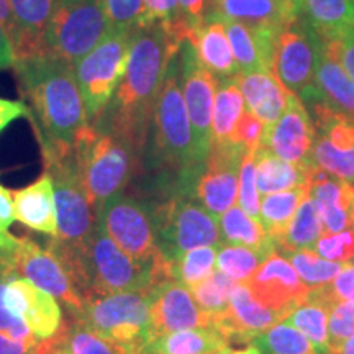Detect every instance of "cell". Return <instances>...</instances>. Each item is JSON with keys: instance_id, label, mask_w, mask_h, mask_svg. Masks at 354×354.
<instances>
[{"instance_id": "cell-1", "label": "cell", "mask_w": 354, "mask_h": 354, "mask_svg": "<svg viewBox=\"0 0 354 354\" xmlns=\"http://www.w3.org/2000/svg\"><path fill=\"white\" fill-rule=\"evenodd\" d=\"M184 43L162 24L136 28L125 74L107 107L91 125L117 133L141 153L154 102Z\"/></svg>"}, {"instance_id": "cell-2", "label": "cell", "mask_w": 354, "mask_h": 354, "mask_svg": "<svg viewBox=\"0 0 354 354\" xmlns=\"http://www.w3.org/2000/svg\"><path fill=\"white\" fill-rule=\"evenodd\" d=\"M20 95L30 104L41 151L73 149L91 127L73 64L37 55L13 64Z\"/></svg>"}, {"instance_id": "cell-3", "label": "cell", "mask_w": 354, "mask_h": 354, "mask_svg": "<svg viewBox=\"0 0 354 354\" xmlns=\"http://www.w3.org/2000/svg\"><path fill=\"white\" fill-rule=\"evenodd\" d=\"M82 183L94 210L107 198L123 192L138 161V149L117 133L91 125L76 145Z\"/></svg>"}, {"instance_id": "cell-4", "label": "cell", "mask_w": 354, "mask_h": 354, "mask_svg": "<svg viewBox=\"0 0 354 354\" xmlns=\"http://www.w3.org/2000/svg\"><path fill=\"white\" fill-rule=\"evenodd\" d=\"M148 290L91 297L76 318L112 344L118 354H143L146 344L154 338Z\"/></svg>"}, {"instance_id": "cell-5", "label": "cell", "mask_w": 354, "mask_h": 354, "mask_svg": "<svg viewBox=\"0 0 354 354\" xmlns=\"http://www.w3.org/2000/svg\"><path fill=\"white\" fill-rule=\"evenodd\" d=\"M110 30L104 0H61L39 44L38 55L74 64Z\"/></svg>"}, {"instance_id": "cell-6", "label": "cell", "mask_w": 354, "mask_h": 354, "mask_svg": "<svg viewBox=\"0 0 354 354\" xmlns=\"http://www.w3.org/2000/svg\"><path fill=\"white\" fill-rule=\"evenodd\" d=\"M179 73L180 64L176 57L154 102L151 117L154 123V146L159 161L169 169L187 174L194 171V167H201V165L196 159L192 128L185 109Z\"/></svg>"}, {"instance_id": "cell-7", "label": "cell", "mask_w": 354, "mask_h": 354, "mask_svg": "<svg viewBox=\"0 0 354 354\" xmlns=\"http://www.w3.org/2000/svg\"><path fill=\"white\" fill-rule=\"evenodd\" d=\"M44 169L55 185L57 240L81 246L95 225V210L91 205L79 169L76 151L51 149L43 151Z\"/></svg>"}, {"instance_id": "cell-8", "label": "cell", "mask_w": 354, "mask_h": 354, "mask_svg": "<svg viewBox=\"0 0 354 354\" xmlns=\"http://www.w3.org/2000/svg\"><path fill=\"white\" fill-rule=\"evenodd\" d=\"M131 37L133 32L110 28L94 50L73 64L91 123L107 107L125 74Z\"/></svg>"}, {"instance_id": "cell-9", "label": "cell", "mask_w": 354, "mask_h": 354, "mask_svg": "<svg viewBox=\"0 0 354 354\" xmlns=\"http://www.w3.org/2000/svg\"><path fill=\"white\" fill-rule=\"evenodd\" d=\"M95 220L130 258L165 269L171 277V263L158 246L151 210L146 209L140 201L123 192L117 194L95 210Z\"/></svg>"}, {"instance_id": "cell-10", "label": "cell", "mask_w": 354, "mask_h": 354, "mask_svg": "<svg viewBox=\"0 0 354 354\" xmlns=\"http://www.w3.org/2000/svg\"><path fill=\"white\" fill-rule=\"evenodd\" d=\"M151 215L158 246L169 263L194 248L223 245L216 216L194 198L174 196L159 203Z\"/></svg>"}, {"instance_id": "cell-11", "label": "cell", "mask_w": 354, "mask_h": 354, "mask_svg": "<svg viewBox=\"0 0 354 354\" xmlns=\"http://www.w3.org/2000/svg\"><path fill=\"white\" fill-rule=\"evenodd\" d=\"M302 100L315 118L310 161L322 171L354 184V117L338 112L315 94Z\"/></svg>"}, {"instance_id": "cell-12", "label": "cell", "mask_w": 354, "mask_h": 354, "mask_svg": "<svg viewBox=\"0 0 354 354\" xmlns=\"http://www.w3.org/2000/svg\"><path fill=\"white\" fill-rule=\"evenodd\" d=\"M318 35L299 19L277 33L274 44V76L287 91L300 97L315 88Z\"/></svg>"}, {"instance_id": "cell-13", "label": "cell", "mask_w": 354, "mask_h": 354, "mask_svg": "<svg viewBox=\"0 0 354 354\" xmlns=\"http://www.w3.org/2000/svg\"><path fill=\"white\" fill-rule=\"evenodd\" d=\"M180 74H183V95L192 128L194 149L198 165L205 162L212 148V115L216 91L214 74L197 63L192 48L185 41L180 48Z\"/></svg>"}, {"instance_id": "cell-14", "label": "cell", "mask_w": 354, "mask_h": 354, "mask_svg": "<svg viewBox=\"0 0 354 354\" xmlns=\"http://www.w3.org/2000/svg\"><path fill=\"white\" fill-rule=\"evenodd\" d=\"M248 151L243 146L212 143L205 171L194 179V196L212 215L218 218L238 201V180L243 158Z\"/></svg>"}, {"instance_id": "cell-15", "label": "cell", "mask_w": 354, "mask_h": 354, "mask_svg": "<svg viewBox=\"0 0 354 354\" xmlns=\"http://www.w3.org/2000/svg\"><path fill=\"white\" fill-rule=\"evenodd\" d=\"M13 269L20 277L28 279L39 289L63 302L74 317L82 312L84 300L73 277L59 256L53 253L50 248L43 250L30 238H19V246L13 254Z\"/></svg>"}, {"instance_id": "cell-16", "label": "cell", "mask_w": 354, "mask_h": 354, "mask_svg": "<svg viewBox=\"0 0 354 354\" xmlns=\"http://www.w3.org/2000/svg\"><path fill=\"white\" fill-rule=\"evenodd\" d=\"M313 141L315 125L307 107L297 94L287 91L284 112L271 127H266L261 146L292 165H305L310 162Z\"/></svg>"}, {"instance_id": "cell-17", "label": "cell", "mask_w": 354, "mask_h": 354, "mask_svg": "<svg viewBox=\"0 0 354 354\" xmlns=\"http://www.w3.org/2000/svg\"><path fill=\"white\" fill-rule=\"evenodd\" d=\"M245 284L261 304L281 313L284 318L304 304L312 290L300 281L289 261L277 251L264 259L258 271Z\"/></svg>"}, {"instance_id": "cell-18", "label": "cell", "mask_w": 354, "mask_h": 354, "mask_svg": "<svg viewBox=\"0 0 354 354\" xmlns=\"http://www.w3.org/2000/svg\"><path fill=\"white\" fill-rule=\"evenodd\" d=\"M148 292L154 336L190 328H214L210 317L202 312L192 292L180 282L166 279L149 287Z\"/></svg>"}, {"instance_id": "cell-19", "label": "cell", "mask_w": 354, "mask_h": 354, "mask_svg": "<svg viewBox=\"0 0 354 354\" xmlns=\"http://www.w3.org/2000/svg\"><path fill=\"white\" fill-rule=\"evenodd\" d=\"M3 307L24 318L38 339L53 338L63 326L59 302L25 277H15L8 282Z\"/></svg>"}, {"instance_id": "cell-20", "label": "cell", "mask_w": 354, "mask_h": 354, "mask_svg": "<svg viewBox=\"0 0 354 354\" xmlns=\"http://www.w3.org/2000/svg\"><path fill=\"white\" fill-rule=\"evenodd\" d=\"M299 12L300 6L292 0H209L205 20H233L281 32L299 19Z\"/></svg>"}, {"instance_id": "cell-21", "label": "cell", "mask_w": 354, "mask_h": 354, "mask_svg": "<svg viewBox=\"0 0 354 354\" xmlns=\"http://www.w3.org/2000/svg\"><path fill=\"white\" fill-rule=\"evenodd\" d=\"M282 320L284 317L261 304L245 282H238L230 295L228 313L221 318L216 330L230 343H250Z\"/></svg>"}, {"instance_id": "cell-22", "label": "cell", "mask_w": 354, "mask_h": 354, "mask_svg": "<svg viewBox=\"0 0 354 354\" xmlns=\"http://www.w3.org/2000/svg\"><path fill=\"white\" fill-rule=\"evenodd\" d=\"M234 61L240 73H274V44L279 32L253 28L240 21L223 20Z\"/></svg>"}, {"instance_id": "cell-23", "label": "cell", "mask_w": 354, "mask_h": 354, "mask_svg": "<svg viewBox=\"0 0 354 354\" xmlns=\"http://www.w3.org/2000/svg\"><path fill=\"white\" fill-rule=\"evenodd\" d=\"M13 212L15 220L35 232L56 236L57 216L55 202V185L46 171L33 184L13 190Z\"/></svg>"}, {"instance_id": "cell-24", "label": "cell", "mask_w": 354, "mask_h": 354, "mask_svg": "<svg viewBox=\"0 0 354 354\" xmlns=\"http://www.w3.org/2000/svg\"><path fill=\"white\" fill-rule=\"evenodd\" d=\"M187 43L192 48L197 63L216 79H232L240 74L230 46L227 30L221 21L203 20L189 35Z\"/></svg>"}, {"instance_id": "cell-25", "label": "cell", "mask_w": 354, "mask_h": 354, "mask_svg": "<svg viewBox=\"0 0 354 354\" xmlns=\"http://www.w3.org/2000/svg\"><path fill=\"white\" fill-rule=\"evenodd\" d=\"M315 95L338 112L354 117V82L339 64L330 44L320 35L315 68Z\"/></svg>"}, {"instance_id": "cell-26", "label": "cell", "mask_w": 354, "mask_h": 354, "mask_svg": "<svg viewBox=\"0 0 354 354\" xmlns=\"http://www.w3.org/2000/svg\"><path fill=\"white\" fill-rule=\"evenodd\" d=\"M8 2L17 26V37L12 43L15 59L37 56L46 26L61 0H8Z\"/></svg>"}, {"instance_id": "cell-27", "label": "cell", "mask_w": 354, "mask_h": 354, "mask_svg": "<svg viewBox=\"0 0 354 354\" xmlns=\"http://www.w3.org/2000/svg\"><path fill=\"white\" fill-rule=\"evenodd\" d=\"M246 109L266 127H271L286 109L287 88L274 73H240L236 76Z\"/></svg>"}, {"instance_id": "cell-28", "label": "cell", "mask_w": 354, "mask_h": 354, "mask_svg": "<svg viewBox=\"0 0 354 354\" xmlns=\"http://www.w3.org/2000/svg\"><path fill=\"white\" fill-rule=\"evenodd\" d=\"M312 167V161L292 165L276 156L271 149L261 146L256 151V185L263 196L304 187L308 185Z\"/></svg>"}, {"instance_id": "cell-29", "label": "cell", "mask_w": 354, "mask_h": 354, "mask_svg": "<svg viewBox=\"0 0 354 354\" xmlns=\"http://www.w3.org/2000/svg\"><path fill=\"white\" fill-rule=\"evenodd\" d=\"M333 304V300L326 297L320 289H312L307 300L292 310L282 323L294 326L295 330L307 336L308 342L320 351V354H326L330 348L328 315L330 307Z\"/></svg>"}, {"instance_id": "cell-30", "label": "cell", "mask_w": 354, "mask_h": 354, "mask_svg": "<svg viewBox=\"0 0 354 354\" xmlns=\"http://www.w3.org/2000/svg\"><path fill=\"white\" fill-rule=\"evenodd\" d=\"M230 342L216 328H190L159 335L146 344L143 354H212Z\"/></svg>"}, {"instance_id": "cell-31", "label": "cell", "mask_w": 354, "mask_h": 354, "mask_svg": "<svg viewBox=\"0 0 354 354\" xmlns=\"http://www.w3.org/2000/svg\"><path fill=\"white\" fill-rule=\"evenodd\" d=\"M216 221H218L221 241L225 245L246 246L268 256L277 250L276 243L266 233L263 223L248 215L240 205H233L223 215H220Z\"/></svg>"}, {"instance_id": "cell-32", "label": "cell", "mask_w": 354, "mask_h": 354, "mask_svg": "<svg viewBox=\"0 0 354 354\" xmlns=\"http://www.w3.org/2000/svg\"><path fill=\"white\" fill-rule=\"evenodd\" d=\"M243 112L245 99L236 77L218 79L212 115V143H228Z\"/></svg>"}, {"instance_id": "cell-33", "label": "cell", "mask_w": 354, "mask_h": 354, "mask_svg": "<svg viewBox=\"0 0 354 354\" xmlns=\"http://www.w3.org/2000/svg\"><path fill=\"white\" fill-rule=\"evenodd\" d=\"M300 10L310 28L322 37L354 28V0H302Z\"/></svg>"}, {"instance_id": "cell-34", "label": "cell", "mask_w": 354, "mask_h": 354, "mask_svg": "<svg viewBox=\"0 0 354 354\" xmlns=\"http://www.w3.org/2000/svg\"><path fill=\"white\" fill-rule=\"evenodd\" d=\"M323 234V225L317 203L310 197L304 198L287 227L284 236L277 241V253L284 251H313Z\"/></svg>"}, {"instance_id": "cell-35", "label": "cell", "mask_w": 354, "mask_h": 354, "mask_svg": "<svg viewBox=\"0 0 354 354\" xmlns=\"http://www.w3.org/2000/svg\"><path fill=\"white\" fill-rule=\"evenodd\" d=\"M307 196L308 185L264 196L259 205V220L263 223L266 233L272 238L276 245L284 236L295 212H297L300 203Z\"/></svg>"}, {"instance_id": "cell-36", "label": "cell", "mask_w": 354, "mask_h": 354, "mask_svg": "<svg viewBox=\"0 0 354 354\" xmlns=\"http://www.w3.org/2000/svg\"><path fill=\"white\" fill-rule=\"evenodd\" d=\"M238 282L228 277L227 274L215 269L209 279H205L201 284L190 289L194 300H196L202 312L210 317L214 328H216L221 318L228 313L230 295H232L233 287Z\"/></svg>"}, {"instance_id": "cell-37", "label": "cell", "mask_w": 354, "mask_h": 354, "mask_svg": "<svg viewBox=\"0 0 354 354\" xmlns=\"http://www.w3.org/2000/svg\"><path fill=\"white\" fill-rule=\"evenodd\" d=\"M216 251L218 248L215 246H201L184 251L171 261V277L190 290L214 274L216 269Z\"/></svg>"}, {"instance_id": "cell-38", "label": "cell", "mask_w": 354, "mask_h": 354, "mask_svg": "<svg viewBox=\"0 0 354 354\" xmlns=\"http://www.w3.org/2000/svg\"><path fill=\"white\" fill-rule=\"evenodd\" d=\"M279 254H282L289 261L295 272L299 274L300 281L308 289H318V287L330 284L346 266L323 259L318 254L312 253V251H284V253Z\"/></svg>"}, {"instance_id": "cell-39", "label": "cell", "mask_w": 354, "mask_h": 354, "mask_svg": "<svg viewBox=\"0 0 354 354\" xmlns=\"http://www.w3.org/2000/svg\"><path fill=\"white\" fill-rule=\"evenodd\" d=\"M269 258L261 251L251 250L246 246L236 245H221L216 251V269L227 274L236 282H246L258 268Z\"/></svg>"}, {"instance_id": "cell-40", "label": "cell", "mask_w": 354, "mask_h": 354, "mask_svg": "<svg viewBox=\"0 0 354 354\" xmlns=\"http://www.w3.org/2000/svg\"><path fill=\"white\" fill-rule=\"evenodd\" d=\"M264 354H320L305 335L286 323H277L253 342Z\"/></svg>"}, {"instance_id": "cell-41", "label": "cell", "mask_w": 354, "mask_h": 354, "mask_svg": "<svg viewBox=\"0 0 354 354\" xmlns=\"http://www.w3.org/2000/svg\"><path fill=\"white\" fill-rule=\"evenodd\" d=\"M61 346L68 354H118L112 344L97 336L82 320L74 317L71 323L63 325Z\"/></svg>"}, {"instance_id": "cell-42", "label": "cell", "mask_w": 354, "mask_h": 354, "mask_svg": "<svg viewBox=\"0 0 354 354\" xmlns=\"http://www.w3.org/2000/svg\"><path fill=\"white\" fill-rule=\"evenodd\" d=\"M256 151H248L243 158L240 180H238V203L248 215L259 220L261 202L258 185H256Z\"/></svg>"}, {"instance_id": "cell-43", "label": "cell", "mask_w": 354, "mask_h": 354, "mask_svg": "<svg viewBox=\"0 0 354 354\" xmlns=\"http://www.w3.org/2000/svg\"><path fill=\"white\" fill-rule=\"evenodd\" d=\"M109 26L115 30L135 32L145 17V0H104Z\"/></svg>"}, {"instance_id": "cell-44", "label": "cell", "mask_w": 354, "mask_h": 354, "mask_svg": "<svg viewBox=\"0 0 354 354\" xmlns=\"http://www.w3.org/2000/svg\"><path fill=\"white\" fill-rule=\"evenodd\" d=\"M312 253L331 263L351 264L354 258V228L339 233L322 234Z\"/></svg>"}, {"instance_id": "cell-45", "label": "cell", "mask_w": 354, "mask_h": 354, "mask_svg": "<svg viewBox=\"0 0 354 354\" xmlns=\"http://www.w3.org/2000/svg\"><path fill=\"white\" fill-rule=\"evenodd\" d=\"M151 24L174 26L185 33L192 32L190 25L180 13L179 0H145V17L141 26Z\"/></svg>"}, {"instance_id": "cell-46", "label": "cell", "mask_w": 354, "mask_h": 354, "mask_svg": "<svg viewBox=\"0 0 354 354\" xmlns=\"http://www.w3.org/2000/svg\"><path fill=\"white\" fill-rule=\"evenodd\" d=\"M330 348L338 346L354 335V302H335L328 315ZM328 348V349H330Z\"/></svg>"}, {"instance_id": "cell-47", "label": "cell", "mask_w": 354, "mask_h": 354, "mask_svg": "<svg viewBox=\"0 0 354 354\" xmlns=\"http://www.w3.org/2000/svg\"><path fill=\"white\" fill-rule=\"evenodd\" d=\"M266 133V125L256 117L254 113H251L250 110L243 112L241 118L238 120L234 131L230 141L234 145H240L246 151H256L263 145V138Z\"/></svg>"}, {"instance_id": "cell-48", "label": "cell", "mask_w": 354, "mask_h": 354, "mask_svg": "<svg viewBox=\"0 0 354 354\" xmlns=\"http://www.w3.org/2000/svg\"><path fill=\"white\" fill-rule=\"evenodd\" d=\"M63 328V326H61ZM63 339V331L48 339H35V342H19L0 331V354H53Z\"/></svg>"}, {"instance_id": "cell-49", "label": "cell", "mask_w": 354, "mask_h": 354, "mask_svg": "<svg viewBox=\"0 0 354 354\" xmlns=\"http://www.w3.org/2000/svg\"><path fill=\"white\" fill-rule=\"evenodd\" d=\"M322 38H325V41L330 44L335 56L338 57L339 64L343 66V69L346 71L349 79L354 82V28L344 30V32L338 35H328V37Z\"/></svg>"}, {"instance_id": "cell-50", "label": "cell", "mask_w": 354, "mask_h": 354, "mask_svg": "<svg viewBox=\"0 0 354 354\" xmlns=\"http://www.w3.org/2000/svg\"><path fill=\"white\" fill-rule=\"evenodd\" d=\"M318 289L333 302H354V266L346 264L330 284Z\"/></svg>"}, {"instance_id": "cell-51", "label": "cell", "mask_w": 354, "mask_h": 354, "mask_svg": "<svg viewBox=\"0 0 354 354\" xmlns=\"http://www.w3.org/2000/svg\"><path fill=\"white\" fill-rule=\"evenodd\" d=\"M0 331L13 339H19V342H35V339H38L32 333V330L28 328L24 318L12 313L6 307H0Z\"/></svg>"}, {"instance_id": "cell-52", "label": "cell", "mask_w": 354, "mask_h": 354, "mask_svg": "<svg viewBox=\"0 0 354 354\" xmlns=\"http://www.w3.org/2000/svg\"><path fill=\"white\" fill-rule=\"evenodd\" d=\"M32 118L30 107L24 100H8L0 97V133L19 118Z\"/></svg>"}, {"instance_id": "cell-53", "label": "cell", "mask_w": 354, "mask_h": 354, "mask_svg": "<svg viewBox=\"0 0 354 354\" xmlns=\"http://www.w3.org/2000/svg\"><path fill=\"white\" fill-rule=\"evenodd\" d=\"M207 3L209 0H179L180 13L192 30L205 20Z\"/></svg>"}, {"instance_id": "cell-54", "label": "cell", "mask_w": 354, "mask_h": 354, "mask_svg": "<svg viewBox=\"0 0 354 354\" xmlns=\"http://www.w3.org/2000/svg\"><path fill=\"white\" fill-rule=\"evenodd\" d=\"M15 221V212H13V196L8 189L0 184V230L7 232L10 225Z\"/></svg>"}, {"instance_id": "cell-55", "label": "cell", "mask_w": 354, "mask_h": 354, "mask_svg": "<svg viewBox=\"0 0 354 354\" xmlns=\"http://www.w3.org/2000/svg\"><path fill=\"white\" fill-rule=\"evenodd\" d=\"M13 64H15V53L6 28L0 24V69L13 68Z\"/></svg>"}, {"instance_id": "cell-56", "label": "cell", "mask_w": 354, "mask_h": 354, "mask_svg": "<svg viewBox=\"0 0 354 354\" xmlns=\"http://www.w3.org/2000/svg\"><path fill=\"white\" fill-rule=\"evenodd\" d=\"M0 24L6 28L8 38H10V43H13V39L17 37V26L8 0H0Z\"/></svg>"}, {"instance_id": "cell-57", "label": "cell", "mask_w": 354, "mask_h": 354, "mask_svg": "<svg viewBox=\"0 0 354 354\" xmlns=\"http://www.w3.org/2000/svg\"><path fill=\"white\" fill-rule=\"evenodd\" d=\"M326 354H354V335L338 346H331Z\"/></svg>"}, {"instance_id": "cell-58", "label": "cell", "mask_w": 354, "mask_h": 354, "mask_svg": "<svg viewBox=\"0 0 354 354\" xmlns=\"http://www.w3.org/2000/svg\"><path fill=\"white\" fill-rule=\"evenodd\" d=\"M230 354H263L261 353V349H259V346L258 344H248L246 348H243V349H236V351H233L232 349V353Z\"/></svg>"}, {"instance_id": "cell-59", "label": "cell", "mask_w": 354, "mask_h": 354, "mask_svg": "<svg viewBox=\"0 0 354 354\" xmlns=\"http://www.w3.org/2000/svg\"><path fill=\"white\" fill-rule=\"evenodd\" d=\"M230 353H232V349H230V348L227 346V348L220 349V351H215V353H212V354H230Z\"/></svg>"}, {"instance_id": "cell-60", "label": "cell", "mask_w": 354, "mask_h": 354, "mask_svg": "<svg viewBox=\"0 0 354 354\" xmlns=\"http://www.w3.org/2000/svg\"><path fill=\"white\" fill-rule=\"evenodd\" d=\"M61 331H63V330H61ZM61 342H63V339H61ZM53 354H68V353H66V351H64V349H63V346H61V344H59V346H57V348H56V351H55V353H53Z\"/></svg>"}, {"instance_id": "cell-61", "label": "cell", "mask_w": 354, "mask_h": 354, "mask_svg": "<svg viewBox=\"0 0 354 354\" xmlns=\"http://www.w3.org/2000/svg\"><path fill=\"white\" fill-rule=\"evenodd\" d=\"M292 2H295L297 6H302V0H292Z\"/></svg>"}, {"instance_id": "cell-62", "label": "cell", "mask_w": 354, "mask_h": 354, "mask_svg": "<svg viewBox=\"0 0 354 354\" xmlns=\"http://www.w3.org/2000/svg\"><path fill=\"white\" fill-rule=\"evenodd\" d=\"M351 264H353V266H354V258H353V261H351Z\"/></svg>"}, {"instance_id": "cell-63", "label": "cell", "mask_w": 354, "mask_h": 354, "mask_svg": "<svg viewBox=\"0 0 354 354\" xmlns=\"http://www.w3.org/2000/svg\"><path fill=\"white\" fill-rule=\"evenodd\" d=\"M353 227H354V225H353Z\"/></svg>"}]
</instances>
